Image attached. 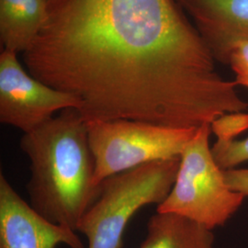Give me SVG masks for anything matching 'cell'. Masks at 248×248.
Listing matches in <instances>:
<instances>
[{
    "mask_svg": "<svg viewBox=\"0 0 248 248\" xmlns=\"http://www.w3.org/2000/svg\"><path fill=\"white\" fill-rule=\"evenodd\" d=\"M85 248L76 231L48 221L0 172V248Z\"/></svg>",
    "mask_w": 248,
    "mask_h": 248,
    "instance_id": "7",
    "label": "cell"
},
{
    "mask_svg": "<svg viewBox=\"0 0 248 248\" xmlns=\"http://www.w3.org/2000/svg\"><path fill=\"white\" fill-rule=\"evenodd\" d=\"M18 53L0 54V122L23 133L32 132L66 108L79 110L82 103L71 94L53 89L24 70Z\"/></svg>",
    "mask_w": 248,
    "mask_h": 248,
    "instance_id": "6",
    "label": "cell"
},
{
    "mask_svg": "<svg viewBox=\"0 0 248 248\" xmlns=\"http://www.w3.org/2000/svg\"><path fill=\"white\" fill-rule=\"evenodd\" d=\"M86 122L97 186L108 177L130 169L180 157L200 128H173L132 120Z\"/></svg>",
    "mask_w": 248,
    "mask_h": 248,
    "instance_id": "5",
    "label": "cell"
},
{
    "mask_svg": "<svg viewBox=\"0 0 248 248\" xmlns=\"http://www.w3.org/2000/svg\"><path fill=\"white\" fill-rule=\"evenodd\" d=\"M176 0H49L28 72L78 98L85 121L199 128L245 112Z\"/></svg>",
    "mask_w": 248,
    "mask_h": 248,
    "instance_id": "1",
    "label": "cell"
},
{
    "mask_svg": "<svg viewBox=\"0 0 248 248\" xmlns=\"http://www.w3.org/2000/svg\"><path fill=\"white\" fill-rule=\"evenodd\" d=\"M213 231L175 213H156L139 248H213Z\"/></svg>",
    "mask_w": 248,
    "mask_h": 248,
    "instance_id": "10",
    "label": "cell"
},
{
    "mask_svg": "<svg viewBox=\"0 0 248 248\" xmlns=\"http://www.w3.org/2000/svg\"><path fill=\"white\" fill-rule=\"evenodd\" d=\"M47 1H49V0H47Z\"/></svg>",
    "mask_w": 248,
    "mask_h": 248,
    "instance_id": "15",
    "label": "cell"
},
{
    "mask_svg": "<svg viewBox=\"0 0 248 248\" xmlns=\"http://www.w3.org/2000/svg\"><path fill=\"white\" fill-rule=\"evenodd\" d=\"M211 128L217 138L233 139L235 133L248 128V114L241 112L222 116L211 124Z\"/></svg>",
    "mask_w": 248,
    "mask_h": 248,
    "instance_id": "13",
    "label": "cell"
},
{
    "mask_svg": "<svg viewBox=\"0 0 248 248\" xmlns=\"http://www.w3.org/2000/svg\"><path fill=\"white\" fill-rule=\"evenodd\" d=\"M47 0H0V39L4 49L25 52L45 21Z\"/></svg>",
    "mask_w": 248,
    "mask_h": 248,
    "instance_id": "9",
    "label": "cell"
},
{
    "mask_svg": "<svg viewBox=\"0 0 248 248\" xmlns=\"http://www.w3.org/2000/svg\"><path fill=\"white\" fill-rule=\"evenodd\" d=\"M19 147L30 159V204L48 221L77 232L81 218L100 191L94 183L95 160L87 122L66 108L31 133Z\"/></svg>",
    "mask_w": 248,
    "mask_h": 248,
    "instance_id": "2",
    "label": "cell"
},
{
    "mask_svg": "<svg viewBox=\"0 0 248 248\" xmlns=\"http://www.w3.org/2000/svg\"><path fill=\"white\" fill-rule=\"evenodd\" d=\"M211 125L201 126L180 155L177 177L158 213H175L213 231L230 220L245 196L231 189L210 145Z\"/></svg>",
    "mask_w": 248,
    "mask_h": 248,
    "instance_id": "4",
    "label": "cell"
},
{
    "mask_svg": "<svg viewBox=\"0 0 248 248\" xmlns=\"http://www.w3.org/2000/svg\"><path fill=\"white\" fill-rule=\"evenodd\" d=\"M179 163L180 157L155 161L102 181L77 229L87 237L88 248H123L124 232L136 213L169 196Z\"/></svg>",
    "mask_w": 248,
    "mask_h": 248,
    "instance_id": "3",
    "label": "cell"
},
{
    "mask_svg": "<svg viewBox=\"0 0 248 248\" xmlns=\"http://www.w3.org/2000/svg\"><path fill=\"white\" fill-rule=\"evenodd\" d=\"M224 63L230 65L234 72L236 85L248 89V40H242L232 45Z\"/></svg>",
    "mask_w": 248,
    "mask_h": 248,
    "instance_id": "12",
    "label": "cell"
},
{
    "mask_svg": "<svg viewBox=\"0 0 248 248\" xmlns=\"http://www.w3.org/2000/svg\"><path fill=\"white\" fill-rule=\"evenodd\" d=\"M195 23L215 61L224 63L235 43L248 40V0H176Z\"/></svg>",
    "mask_w": 248,
    "mask_h": 248,
    "instance_id": "8",
    "label": "cell"
},
{
    "mask_svg": "<svg viewBox=\"0 0 248 248\" xmlns=\"http://www.w3.org/2000/svg\"><path fill=\"white\" fill-rule=\"evenodd\" d=\"M224 177L231 189L248 197V169L224 170Z\"/></svg>",
    "mask_w": 248,
    "mask_h": 248,
    "instance_id": "14",
    "label": "cell"
},
{
    "mask_svg": "<svg viewBox=\"0 0 248 248\" xmlns=\"http://www.w3.org/2000/svg\"><path fill=\"white\" fill-rule=\"evenodd\" d=\"M212 152L222 170L235 169L248 161V137L243 140L217 138L212 146Z\"/></svg>",
    "mask_w": 248,
    "mask_h": 248,
    "instance_id": "11",
    "label": "cell"
}]
</instances>
